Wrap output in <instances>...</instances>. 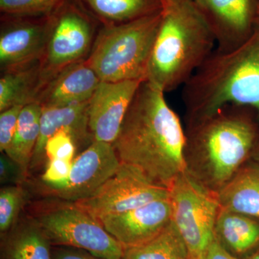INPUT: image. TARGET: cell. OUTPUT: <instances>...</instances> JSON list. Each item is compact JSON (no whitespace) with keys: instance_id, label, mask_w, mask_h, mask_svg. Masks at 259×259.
<instances>
[{"instance_id":"21","label":"cell","mask_w":259,"mask_h":259,"mask_svg":"<svg viewBox=\"0 0 259 259\" xmlns=\"http://www.w3.org/2000/svg\"><path fill=\"white\" fill-rule=\"evenodd\" d=\"M101 25H120L159 13L161 0H79Z\"/></svg>"},{"instance_id":"34","label":"cell","mask_w":259,"mask_h":259,"mask_svg":"<svg viewBox=\"0 0 259 259\" xmlns=\"http://www.w3.org/2000/svg\"><path fill=\"white\" fill-rule=\"evenodd\" d=\"M258 1H259V0H258Z\"/></svg>"},{"instance_id":"16","label":"cell","mask_w":259,"mask_h":259,"mask_svg":"<svg viewBox=\"0 0 259 259\" xmlns=\"http://www.w3.org/2000/svg\"><path fill=\"white\" fill-rule=\"evenodd\" d=\"M89 102L77 105L42 108L40 134L34 150L30 169H36L46 158L45 146L48 140L59 131H69L78 149L87 148L93 142L88 125Z\"/></svg>"},{"instance_id":"18","label":"cell","mask_w":259,"mask_h":259,"mask_svg":"<svg viewBox=\"0 0 259 259\" xmlns=\"http://www.w3.org/2000/svg\"><path fill=\"white\" fill-rule=\"evenodd\" d=\"M216 238L232 254H250L259 247V219L220 209Z\"/></svg>"},{"instance_id":"5","label":"cell","mask_w":259,"mask_h":259,"mask_svg":"<svg viewBox=\"0 0 259 259\" xmlns=\"http://www.w3.org/2000/svg\"><path fill=\"white\" fill-rule=\"evenodd\" d=\"M161 11L128 23L100 26L86 61L101 81H146Z\"/></svg>"},{"instance_id":"11","label":"cell","mask_w":259,"mask_h":259,"mask_svg":"<svg viewBox=\"0 0 259 259\" xmlns=\"http://www.w3.org/2000/svg\"><path fill=\"white\" fill-rule=\"evenodd\" d=\"M49 35V16L1 14L0 69H19L41 60Z\"/></svg>"},{"instance_id":"12","label":"cell","mask_w":259,"mask_h":259,"mask_svg":"<svg viewBox=\"0 0 259 259\" xmlns=\"http://www.w3.org/2000/svg\"><path fill=\"white\" fill-rule=\"evenodd\" d=\"M214 34L216 49L229 51L251 35L259 17L258 0H194Z\"/></svg>"},{"instance_id":"22","label":"cell","mask_w":259,"mask_h":259,"mask_svg":"<svg viewBox=\"0 0 259 259\" xmlns=\"http://www.w3.org/2000/svg\"><path fill=\"white\" fill-rule=\"evenodd\" d=\"M42 107L36 102L23 107L16 131L6 153L28 175L30 162L40 134Z\"/></svg>"},{"instance_id":"27","label":"cell","mask_w":259,"mask_h":259,"mask_svg":"<svg viewBox=\"0 0 259 259\" xmlns=\"http://www.w3.org/2000/svg\"><path fill=\"white\" fill-rule=\"evenodd\" d=\"M23 105H15L0 112V151L6 152L10 147L15 131Z\"/></svg>"},{"instance_id":"10","label":"cell","mask_w":259,"mask_h":259,"mask_svg":"<svg viewBox=\"0 0 259 259\" xmlns=\"http://www.w3.org/2000/svg\"><path fill=\"white\" fill-rule=\"evenodd\" d=\"M120 164L113 145L93 141L76 155L69 177L63 185L44 190L49 195L76 203L93 195L117 171Z\"/></svg>"},{"instance_id":"17","label":"cell","mask_w":259,"mask_h":259,"mask_svg":"<svg viewBox=\"0 0 259 259\" xmlns=\"http://www.w3.org/2000/svg\"><path fill=\"white\" fill-rule=\"evenodd\" d=\"M218 197L221 209L259 219V163L247 161Z\"/></svg>"},{"instance_id":"28","label":"cell","mask_w":259,"mask_h":259,"mask_svg":"<svg viewBox=\"0 0 259 259\" xmlns=\"http://www.w3.org/2000/svg\"><path fill=\"white\" fill-rule=\"evenodd\" d=\"M73 161L49 160L45 171L40 177L44 188H55L66 182L69 177Z\"/></svg>"},{"instance_id":"8","label":"cell","mask_w":259,"mask_h":259,"mask_svg":"<svg viewBox=\"0 0 259 259\" xmlns=\"http://www.w3.org/2000/svg\"><path fill=\"white\" fill-rule=\"evenodd\" d=\"M32 218L53 246L81 248L103 259L122 258L124 247L100 221L75 203L59 204Z\"/></svg>"},{"instance_id":"20","label":"cell","mask_w":259,"mask_h":259,"mask_svg":"<svg viewBox=\"0 0 259 259\" xmlns=\"http://www.w3.org/2000/svg\"><path fill=\"white\" fill-rule=\"evenodd\" d=\"M46 83L40 61L1 72L0 112L15 105L25 106L36 102Z\"/></svg>"},{"instance_id":"31","label":"cell","mask_w":259,"mask_h":259,"mask_svg":"<svg viewBox=\"0 0 259 259\" xmlns=\"http://www.w3.org/2000/svg\"><path fill=\"white\" fill-rule=\"evenodd\" d=\"M204 259H239L236 255L232 254L217 238H214V241L209 245L207 253Z\"/></svg>"},{"instance_id":"7","label":"cell","mask_w":259,"mask_h":259,"mask_svg":"<svg viewBox=\"0 0 259 259\" xmlns=\"http://www.w3.org/2000/svg\"><path fill=\"white\" fill-rule=\"evenodd\" d=\"M171 220L183 238L189 259H204L215 238L220 207L218 194L205 188L187 171L169 187Z\"/></svg>"},{"instance_id":"23","label":"cell","mask_w":259,"mask_h":259,"mask_svg":"<svg viewBox=\"0 0 259 259\" xmlns=\"http://www.w3.org/2000/svg\"><path fill=\"white\" fill-rule=\"evenodd\" d=\"M122 259H189L183 238L173 221L143 244L124 248Z\"/></svg>"},{"instance_id":"13","label":"cell","mask_w":259,"mask_h":259,"mask_svg":"<svg viewBox=\"0 0 259 259\" xmlns=\"http://www.w3.org/2000/svg\"><path fill=\"white\" fill-rule=\"evenodd\" d=\"M141 82L100 81L89 101V130L94 141L113 144Z\"/></svg>"},{"instance_id":"30","label":"cell","mask_w":259,"mask_h":259,"mask_svg":"<svg viewBox=\"0 0 259 259\" xmlns=\"http://www.w3.org/2000/svg\"><path fill=\"white\" fill-rule=\"evenodd\" d=\"M51 259H103L81 248L69 246L51 247Z\"/></svg>"},{"instance_id":"26","label":"cell","mask_w":259,"mask_h":259,"mask_svg":"<svg viewBox=\"0 0 259 259\" xmlns=\"http://www.w3.org/2000/svg\"><path fill=\"white\" fill-rule=\"evenodd\" d=\"M78 148L69 131H59L48 140L45 146L46 158L74 161Z\"/></svg>"},{"instance_id":"33","label":"cell","mask_w":259,"mask_h":259,"mask_svg":"<svg viewBox=\"0 0 259 259\" xmlns=\"http://www.w3.org/2000/svg\"><path fill=\"white\" fill-rule=\"evenodd\" d=\"M251 159L256 162V163H259V144L256 148H255L254 153H253V156H252Z\"/></svg>"},{"instance_id":"1","label":"cell","mask_w":259,"mask_h":259,"mask_svg":"<svg viewBox=\"0 0 259 259\" xmlns=\"http://www.w3.org/2000/svg\"><path fill=\"white\" fill-rule=\"evenodd\" d=\"M164 95L151 83L142 81L112 145L121 163L169 189L186 171V135Z\"/></svg>"},{"instance_id":"19","label":"cell","mask_w":259,"mask_h":259,"mask_svg":"<svg viewBox=\"0 0 259 259\" xmlns=\"http://www.w3.org/2000/svg\"><path fill=\"white\" fill-rule=\"evenodd\" d=\"M2 244L3 259H51V245L32 217L19 220Z\"/></svg>"},{"instance_id":"3","label":"cell","mask_w":259,"mask_h":259,"mask_svg":"<svg viewBox=\"0 0 259 259\" xmlns=\"http://www.w3.org/2000/svg\"><path fill=\"white\" fill-rule=\"evenodd\" d=\"M187 120L226 105L253 109L259 120V17L250 37L236 49H217L182 87Z\"/></svg>"},{"instance_id":"24","label":"cell","mask_w":259,"mask_h":259,"mask_svg":"<svg viewBox=\"0 0 259 259\" xmlns=\"http://www.w3.org/2000/svg\"><path fill=\"white\" fill-rule=\"evenodd\" d=\"M28 193L21 185H6L0 190V233L7 234L16 225Z\"/></svg>"},{"instance_id":"29","label":"cell","mask_w":259,"mask_h":259,"mask_svg":"<svg viewBox=\"0 0 259 259\" xmlns=\"http://www.w3.org/2000/svg\"><path fill=\"white\" fill-rule=\"evenodd\" d=\"M27 174L21 166L6 153L0 156V183L5 185H21L26 180Z\"/></svg>"},{"instance_id":"4","label":"cell","mask_w":259,"mask_h":259,"mask_svg":"<svg viewBox=\"0 0 259 259\" xmlns=\"http://www.w3.org/2000/svg\"><path fill=\"white\" fill-rule=\"evenodd\" d=\"M161 2V23L146 81L166 93L190 80L215 49L216 40L194 0Z\"/></svg>"},{"instance_id":"15","label":"cell","mask_w":259,"mask_h":259,"mask_svg":"<svg viewBox=\"0 0 259 259\" xmlns=\"http://www.w3.org/2000/svg\"><path fill=\"white\" fill-rule=\"evenodd\" d=\"M101 80L87 61L67 66L49 80L37 97L42 108L89 102Z\"/></svg>"},{"instance_id":"14","label":"cell","mask_w":259,"mask_h":259,"mask_svg":"<svg viewBox=\"0 0 259 259\" xmlns=\"http://www.w3.org/2000/svg\"><path fill=\"white\" fill-rule=\"evenodd\" d=\"M98 221L124 248L137 246L157 236L171 222L170 197Z\"/></svg>"},{"instance_id":"32","label":"cell","mask_w":259,"mask_h":259,"mask_svg":"<svg viewBox=\"0 0 259 259\" xmlns=\"http://www.w3.org/2000/svg\"><path fill=\"white\" fill-rule=\"evenodd\" d=\"M242 259H259V247L254 251L252 252L250 254L245 255L244 258Z\"/></svg>"},{"instance_id":"9","label":"cell","mask_w":259,"mask_h":259,"mask_svg":"<svg viewBox=\"0 0 259 259\" xmlns=\"http://www.w3.org/2000/svg\"><path fill=\"white\" fill-rule=\"evenodd\" d=\"M169 197V189L151 182L139 170L121 163L117 171L93 195L75 204L99 220Z\"/></svg>"},{"instance_id":"6","label":"cell","mask_w":259,"mask_h":259,"mask_svg":"<svg viewBox=\"0 0 259 259\" xmlns=\"http://www.w3.org/2000/svg\"><path fill=\"white\" fill-rule=\"evenodd\" d=\"M101 24L79 0H66L49 16V35L40 61L46 82L70 65L87 60Z\"/></svg>"},{"instance_id":"25","label":"cell","mask_w":259,"mask_h":259,"mask_svg":"<svg viewBox=\"0 0 259 259\" xmlns=\"http://www.w3.org/2000/svg\"><path fill=\"white\" fill-rule=\"evenodd\" d=\"M66 0H0V13L3 15L47 17Z\"/></svg>"},{"instance_id":"2","label":"cell","mask_w":259,"mask_h":259,"mask_svg":"<svg viewBox=\"0 0 259 259\" xmlns=\"http://www.w3.org/2000/svg\"><path fill=\"white\" fill-rule=\"evenodd\" d=\"M186 171L218 194L259 144V120L250 107L226 105L209 115L187 121Z\"/></svg>"}]
</instances>
